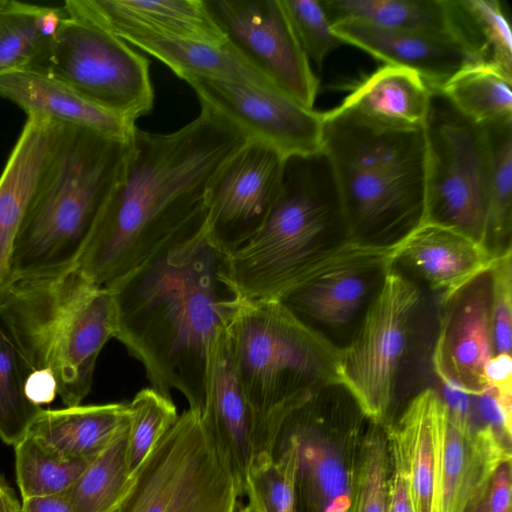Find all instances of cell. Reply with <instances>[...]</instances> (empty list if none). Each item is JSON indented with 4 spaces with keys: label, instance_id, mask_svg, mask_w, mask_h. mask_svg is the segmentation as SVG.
<instances>
[{
    "label": "cell",
    "instance_id": "6da1fadb",
    "mask_svg": "<svg viewBox=\"0 0 512 512\" xmlns=\"http://www.w3.org/2000/svg\"><path fill=\"white\" fill-rule=\"evenodd\" d=\"M104 287L115 305L114 338L141 362L151 387L171 399L172 390L181 392L202 414L211 345L239 300L203 205Z\"/></svg>",
    "mask_w": 512,
    "mask_h": 512
},
{
    "label": "cell",
    "instance_id": "7a4b0ae2",
    "mask_svg": "<svg viewBox=\"0 0 512 512\" xmlns=\"http://www.w3.org/2000/svg\"><path fill=\"white\" fill-rule=\"evenodd\" d=\"M248 140L205 103L194 120L174 132L136 128L122 173L75 267L98 286L135 268L203 205L215 172Z\"/></svg>",
    "mask_w": 512,
    "mask_h": 512
},
{
    "label": "cell",
    "instance_id": "3957f363",
    "mask_svg": "<svg viewBox=\"0 0 512 512\" xmlns=\"http://www.w3.org/2000/svg\"><path fill=\"white\" fill-rule=\"evenodd\" d=\"M322 150L353 241L395 245L423 223L424 128H385L335 107L323 112Z\"/></svg>",
    "mask_w": 512,
    "mask_h": 512
},
{
    "label": "cell",
    "instance_id": "277c9868",
    "mask_svg": "<svg viewBox=\"0 0 512 512\" xmlns=\"http://www.w3.org/2000/svg\"><path fill=\"white\" fill-rule=\"evenodd\" d=\"M352 241L323 150L285 159L281 189L260 229L227 254L239 299L280 301L326 254Z\"/></svg>",
    "mask_w": 512,
    "mask_h": 512
},
{
    "label": "cell",
    "instance_id": "5b68a950",
    "mask_svg": "<svg viewBox=\"0 0 512 512\" xmlns=\"http://www.w3.org/2000/svg\"><path fill=\"white\" fill-rule=\"evenodd\" d=\"M0 316L31 371L46 372L66 407L80 405L93 383L96 361L116 331L110 292L75 266L10 283Z\"/></svg>",
    "mask_w": 512,
    "mask_h": 512
},
{
    "label": "cell",
    "instance_id": "8992f818",
    "mask_svg": "<svg viewBox=\"0 0 512 512\" xmlns=\"http://www.w3.org/2000/svg\"><path fill=\"white\" fill-rule=\"evenodd\" d=\"M227 328L251 417L253 459L273 455L289 414L340 382L339 349L279 301L239 299Z\"/></svg>",
    "mask_w": 512,
    "mask_h": 512
},
{
    "label": "cell",
    "instance_id": "52a82bcc",
    "mask_svg": "<svg viewBox=\"0 0 512 512\" xmlns=\"http://www.w3.org/2000/svg\"><path fill=\"white\" fill-rule=\"evenodd\" d=\"M130 143L64 125L16 237L11 282L75 266L122 173Z\"/></svg>",
    "mask_w": 512,
    "mask_h": 512
},
{
    "label": "cell",
    "instance_id": "ba28073f",
    "mask_svg": "<svg viewBox=\"0 0 512 512\" xmlns=\"http://www.w3.org/2000/svg\"><path fill=\"white\" fill-rule=\"evenodd\" d=\"M428 308L423 287L393 264L355 334L339 349V381L370 423L391 420L398 390L426 343Z\"/></svg>",
    "mask_w": 512,
    "mask_h": 512
},
{
    "label": "cell",
    "instance_id": "9c48e42d",
    "mask_svg": "<svg viewBox=\"0 0 512 512\" xmlns=\"http://www.w3.org/2000/svg\"><path fill=\"white\" fill-rule=\"evenodd\" d=\"M424 131L423 223L454 229L487 247L491 151L485 127L432 89Z\"/></svg>",
    "mask_w": 512,
    "mask_h": 512
},
{
    "label": "cell",
    "instance_id": "30bf717a",
    "mask_svg": "<svg viewBox=\"0 0 512 512\" xmlns=\"http://www.w3.org/2000/svg\"><path fill=\"white\" fill-rule=\"evenodd\" d=\"M240 498L201 414L188 409L132 475L115 512H234Z\"/></svg>",
    "mask_w": 512,
    "mask_h": 512
},
{
    "label": "cell",
    "instance_id": "8fae6325",
    "mask_svg": "<svg viewBox=\"0 0 512 512\" xmlns=\"http://www.w3.org/2000/svg\"><path fill=\"white\" fill-rule=\"evenodd\" d=\"M64 12L44 72L135 124L154 106L149 60L105 28Z\"/></svg>",
    "mask_w": 512,
    "mask_h": 512
},
{
    "label": "cell",
    "instance_id": "7c38bea8",
    "mask_svg": "<svg viewBox=\"0 0 512 512\" xmlns=\"http://www.w3.org/2000/svg\"><path fill=\"white\" fill-rule=\"evenodd\" d=\"M399 243L349 241L318 260L281 302L293 315L341 348L355 334L394 264Z\"/></svg>",
    "mask_w": 512,
    "mask_h": 512
},
{
    "label": "cell",
    "instance_id": "4fadbf2b",
    "mask_svg": "<svg viewBox=\"0 0 512 512\" xmlns=\"http://www.w3.org/2000/svg\"><path fill=\"white\" fill-rule=\"evenodd\" d=\"M225 43L280 93L314 109L319 79L281 0H203Z\"/></svg>",
    "mask_w": 512,
    "mask_h": 512
},
{
    "label": "cell",
    "instance_id": "5bb4252c",
    "mask_svg": "<svg viewBox=\"0 0 512 512\" xmlns=\"http://www.w3.org/2000/svg\"><path fill=\"white\" fill-rule=\"evenodd\" d=\"M285 159L275 148L249 139L211 178L203 201L206 227L226 254L263 225L279 195Z\"/></svg>",
    "mask_w": 512,
    "mask_h": 512
},
{
    "label": "cell",
    "instance_id": "9a60e30c",
    "mask_svg": "<svg viewBox=\"0 0 512 512\" xmlns=\"http://www.w3.org/2000/svg\"><path fill=\"white\" fill-rule=\"evenodd\" d=\"M181 79L200 103L223 114L249 139L262 141L285 157L322 150L323 112L270 89L195 75Z\"/></svg>",
    "mask_w": 512,
    "mask_h": 512
},
{
    "label": "cell",
    "instance_id": "2e32d148",
    "mask_svg": "<svg viewBox=\"0 0 512 512\" xmlns=\"http://www.w3.org/2000/svg\"><path fill=\"white\" fill-rule=\"evenodd\" d=\"M440 307L431 358L434 372L442 384L468 395L483 394L489 389L485 368L495 355L490 270Z\"/></svg>",
    "mask_w": 512,
    "mask_h": 512
},
{
    "label": "cell",
    "instance_id": "e0dca14e",
    "mask_svg": "<svg viewBox=\"0 0 512 512\" xmlns=\"http://www.w3.org/2000/svg\"><path fill=\"white\" fill-rule=\"evenodd\" d=\"M448 407V406H447ZM511 461L510 440L492 426L472 429L447 409L439 451L434 512H467L496 469Z\"/></svg>",
    "mask_w": 512,
    "mask_h": 512
},
{
    "label": "cell",
    "instance_id": "ac0fdd59",
    "mask_svg": "<svg viewBox=\"0 0 512 512\" xmlns=\"http://www.w3.org/2000/svg\"><path fill=\"white\" fill-rule=\"evenodd\" d=\"M498 257L454 229L422 223L400 242L394 265L433 293L440 307Z\"/></svg>",
    "mask_w": 512,
    "mask_h": 512
},
{
    "label": "cell",
    "instance_id": "d6986e66",
    "mask_svg": "<svg viewBox=\"0 0 512 512\" xmlns=\"http://www.w3.org/2000/svg\"><path fill=\"white\" fill-rule=\"evenodd\" d=\"M227 323L218 328L211 345L201 417L242 497L253 460L252 427L232 356Z\"/></svg>",
    "mask_w": 512,
    "mask_h": 512
},
{
    "label": "cell",
    "instance_id": "ffe728a7",
    "mask_svg": "<svg viewBox=\"0 0 512 512\" xmlns=\"http://www.w3.org/2000/svg\"><path fill=\"white\" fill-rule=\"evenodd\" d=\"M62 8L122 40L161 37L213 45L225 42L203 0H66Z\"/></svg>",
    "mask_w": 512,
    "mask_h": 512
},
{
    "label": "cell",
    "instance_id": "44dd1931",
    "mask_svg": "<svg viewBox=\"0 0 512 512\" xmlns=\"http://www.w3.org/2000/svg\"><path fill=\"white\" fill-rule=\"evenodd\" d=\"M64 123L30 114L0 174V298L11 282L16 237Z\"/></svg>",
    "mask_w": 512,
    "mask_h": 512
},
{
    "label": "cell",
    "instance_id": "7402d4cb",
    "mask_svg": "<svg viewBox=\"0 0 512 512\" xmlns=\"http://www.w3.org/2000/svg\"><path fill=\"white\" fill-rule=\"evenodd\" d=\"M342 43L360 48L386 64L411 69L439 89L461 69L482 63L457 41L345 19L331 25Z\"/></svg>",
    "mask_w": 512,
    "mask_h": 512
},
{
    "label": "cell",
    "instance_id": "603a6c76",
    "mask_svg": "<svg viewBox=\"0 0 512 512\" xmlns=\"http://www.w3.org/2000/svg\"><path fill=\"white\" fill-rule=\"evenodd\" d=\"M331 23L360 20L379 27L451 39L487 63L463 0H321Z\"/></svg>",
    "mask_w": 512,
    "mask_h": 512
},
{
    "label": "cell",
    "instance_id": "cb8c5ba5",
    "mask_svg": "<svg viewBox=\"0 0 512 512\" xmlns=\"http://www.w3.org/2000/svg\"><path fill=\"white\" fill-rule=\"evenodd\" d=\"M447 404L433 388L414 395L396 420L386 423L387 440L400 452L413 512H434L439 451Z\"/></svg>",
    "mask_w": 512,
    "mask_h": 512
},
{
    "label": "cell",
    "instance_id": "d4e9b609",
    "mask_svg": "<svg viewBox=\"0 0 512 512\" xmlns=\"http://www.w3.org/2000/svg\"><path fill=\"white\" fill-rule=\"evenodd\" d=\"M0 97L17 104L27 115L45 116L124 142L132 140L137 128L134 123L92 104L45 72L13 71L0 75Z\"/></svg>",
    "mask_w": 512,
    "mask_h": 512
},
{
    "label": "cell",
    "instance_id": "484cf974",
    "mask_svg": "<svg viewBox=\"0 0 512 512\" xmlns=\"http://www.w3.org/2000/svg\"><path fill=\"white\" fill-rule=\"evenodd\" d=\"M432 88L415 71L385 64L362 79L338 108L381 127L401 130L425 126Z\"/></svg>",
    "mask_w": 512,
    "mask_h": 512
},
{
    "label": "cell",
    "instance_id": "4316f807",
    "mask_svg": "<svg viewBox=\"0 0 512 512\" xmlns=\"http://www.w3.org/2000/svg\"><path fill=\"white\" fill-rule=\"evenodd\" d=\"M129 423L127 403L42 409L27 434L69 459H92Z\"/></svg>",
    "mask_w": 512,
    "mask_h": 512
},
{
    "label": "cell",
    "instance_id": "83f0119b",
    "mask_svg": "<svg viewBox=\"0 0 512 512\" xmlns=\"http://www.w3.org/2000/svg\"><path fill=\"white\" fill-rule=\"evenodd\" d=\"M63 8L5 0L0 8V75L44 72Z\"/></svg>",
    "mask_w": 512,
    "mask_h": 512
},
{
    "label": "cell",
    "instance_id": "f1b7e54d",
    "mask_svg": "<svg viewBox=\"0 0 512 512\" xmlns=\"http://www.w3.org/2000/svg\"><path fill=\"white\" fill-rule=\"evenodd\" d=\"M124 41L161 61L179 78L195 75L279 92L225 42L213 45L161 37H129Z\"/></svg>",
    "mask_w": 512,
    "mask_h": 512
},
{
    "label": "cell",
    "instance_id": "f546056e",
    "mask_svg": "<svg viewBox=\"0 0 512 512\" xmlns=\"http://www.w3.org/2000/svg\"><path fill=\"white\" fill-rule=\"evenodd\" d=\"M511 84V76L479 63L458 71L439 90L465 118L486 126L512 122Z\"/></svg>",
    "mask_w": 512,
    "mask_h": 512
},
{
    "label": "cell",
    "instance_id": "4dcf8cb0",
    "mask_svg": "<svg viewBox=\"0 0 512 512\" xmlns=\"http://www.w3.org/2000/svg\"><path fill=\"white\" fill-rule=\"evenodd\" d=\"M128 426L95 455L76 482L63 493L74 512H115L128 491Z\"/></svg>",
    "mask_w": 512,
    "mask_h": 512
},
{
    "label": "cell",
    "instance_id": "1f68e13d",
    "mask_svg": "<svg viewBox=\"0 0 512 512\" xmlns=\"http://www.w3.org/2000/svg\"><path fill=\"white\" fill-rule=\"evenodd\" d=\"M298 442L281 427L273 455L252 460L244 496L251 512H298L296 477Z\"/></svg>",
    "mask_w": 512,
    "mask_h": 512
},
{
    "label": "cell",
    "instance_id": "d6a6232c",
    "mask_svg": "<svg viewBox=\"0 0 512 512\" xmlns=\"http://www.w3.org/2000/svg\"><path fill=\"white\" fill-rule=\"evenodd\" d=\"M31 369L0 316V438L15 446L42 410L26 394Z\"/></svg>",
    "mask_w": 512,
    "mask_h": 512
},
{
    "label": "cell",
    "instance_id": "836d02e7",
    "mask_svg": "<svg viewBox=\"0 0 512 512\" xmlns=\"http://www.w3.org/2000/svg\"><path fill=\"white\" fill-rule=\"evenodd\" d=\"M15 471L22 501L65 493L91 459H69L27 434L15 446Z\"/></svg>",
    "mask_w": 512,
    "mask_h": 512
},
{
    "label": "cell",
    "instance_id": "e575fe53",
    "mask_svg": "<svg viewBox=\"0 0 512 512\" xmlns=\"http://www.w3.org/2000/svg\"><path fill=\"white\" fill-rule=\"evenodd\" d=\"M484 127L491 151L487 247L500 256L512 249V122Z\"/></svg>",
    "mask_w": 512,
    "mask_h": 512
},
{
    "label": "cell",
    "instance_id": "d590c367",
    "mask_svg": "<svg viewBox=\"0 0 512 512\" xmlns=\"http://www.w3.org/2000/svg\"><path fill=\"white\" fill-rule=\"evenodd\" d=\"M389 466L385 426L371 423L348 472L346 512H387Z\"/></svg>",
    "mask_w": 512,
    "mask_h": 512
},
{
    "label": "cell",
    "instance_id": "8d00e7d4",
    "mask_svg": "<svg viewBox=\"0 0 512 512\" xmlns=\"http://www.w3.org/2000/svg\"><path fill=\"white\" fill-rule=\"evenodd\" d=\"M129 426L127 460L132 476L156 442L176 422L178 413L171 398L152 387L136 393L127 403Z\"/></svg>",
    "mask_w": 512,
    "mask_h": 512
},
{
    "label": "cell",
    "instance_id": "74e56055",
    "mask_svg": "<svg viewBox=\"0 0 512 512\" xmlns=\"http://www.w3.org/2000/svg\"><path fill=\"white\" fill-rule=\"evenodd\" d=\"M298 41L309 61L322 68L326 57L341 44L321 0H281Z\"/></svg>",
    "mask_w": 512,
    "mask_h": 512
},
{
    "label": "cell",
    "instance_id": "f35d334b",
    "mask_svg": "<svg viewBox=\"0 0 512 512\" xmlns=\"http://www.w3.org/2000/svg\"><path fill=\"white\" fill-rule=\"evenodd\" d=\"M487 55V64L512 77L510 20L498 0H463Z\"/></svg>",
    "mask_w": 512,
    "mask_h": 512
},
{
    "label": "cell",
    "instance_id": "ab89813d",
    "mask_svg": "<svg viewBox=\"0 0 512 512\" xmlns=\"http://www.w3.org/2000/svg\"><path fill=\"white\" fill-rule=\"evenodd\" d=\"M495 354L512 348V249L501 254L490 269Z\"/></svg>",
    "mask_w": 512,
    "mask_h": 512
},
{
    "label": "cell",
    "instance_id": "60d3db41",
    "mask_svg": "<svg viewBox=\"0 0 512 512\" xmlns=\"http://www.w3.org/2000/svg\"><path fill=\"white\" fill-rule=\"evenodd\" d=\"M389 477L387 512H413L409 496L407 474L399 450L388 440Z\"/></svg>",
    "mask_w": 512,
    "mask_h": 512
},
{
    "label": "cell",
    "instance_id": "b9f144b4",
    "mask_svg": "<svg viewBox=\"0 0 512 512\" xmlns=\"http://www.w3.org/2000/svg\"><path fill=\"white\" fill-rule=\"evenodd\" d=\"M489 512H511V461L503 462L494 472L488 494Z\"/></svg>",
    "mask_w": 512,
    "mask_h": 512
},
{
    "label": "cell",
    "instance_id": "7bdbcfd3",
    "mask_svg": "<svg viewBox=\"0 0 512 512\" xmlns=\"http://www.w3.org/2000/svg\"><path fill=\"white\" fill-rule=\"evenodd\" d=\"M489 388L496 391L512 390L511 354H495L485 368Z\"/></svg>",
    "mask_w": 512,
    "mask_h": 512
},
{
    "label": "cell",
    "instance_id": "ee69618b",
    "mask_svg": "<svg viewBox=\"0 0 512 512\" xmlns=\"http://www.w3.org/2000/svg\"><path fill=\"white\" fill-rule=\"evenodd\" d=\"M26 394L38 406L52 402L58 395L54 378L46 372H31L26 383Z\"/></svg>",
    "mask_w": 512,
    "mask_h": 512
},
{
    "label": "cell",
    "instance_id": "f6af8a7d",
    "mask_svg": "<svg viewBox=\"0 0 512 512\" xmlns=\"http://www.w3.org/2000/svg\"><path fill=\"white\" fill-rule=\"evenodd\" d=\"M20 512H74V510L65 495L59 494L23 500Z\"/></svg>",
    "mask_w": 512,
    "mask_h": 512
},
{
    "label": "cell",
    "instance_id": "bcb514c9",
    "mask_svg": "<svg viewBox=\"0 0 512 512\" xmlns=\"http://www.w3.org/2000/svg\"><path fill=\"white\" fill-rule=\"evenodd\" d=\"M21 503L0 475V512H20Z\"/></svg>",
    "mask_w": 512,
    "mask_h": 512
},
{
    "label": "cell",
    "instance_id": "7dc6e473",
    "mask_svg": "<svg viewBox=\"0 0 512 512\" xmlns=\"http://www.w3.org/2000/svg\"><path fill=\"white\" fill-rule=\"evenodd\" d=\"M490 484L477 496L467 512H489L488 494Z\"/></svg>",
    "mask_w": 512,
    "mask_h": 512
},
{
    "label": "cell",
    "instance_id": "c3c4849f",
    "mask_svg": "<svg viewBox=\"0 0 512 512\" xmlns=\"http://www.w3.org/2000/svg\"><path fill=\"white\" fill-rule=\"evenodd\" d=\"M234 512H250V510L247 503L245 504L239 499Z\"/></svg>",
    "mask_w": 512,
    "mask_h": 512
},
{
    "label": "cell",
    "instance_id": "681fc988",
    "mask_svg": "<svg viewBox=\"0 0 512 512\" xmlns=\"http://www.w3.org/2000/svg\"><path fill=\"white\" fill-rule=\"evenodd\" d=\"M5 0H0V8L2 7V5L4 4Z\"/></svg>",
    "mask_w": 512,
    "mask_h": 512
},
{
    "label": "cell",
    "instance_id": "f907efd6",
    "mask_svg": "<svg viewBox=\"0 0 512 512\" xmlns=\"http://www.w3.org/2000/svg\"><path fill=\"white\" fill-rule=\"evenodd\" d=\"M250 510V509H249ZM251 512V511H250Z\"/></svg>",
    "mask_w": 512,
    "mask_h": 512
}]
</instances>
